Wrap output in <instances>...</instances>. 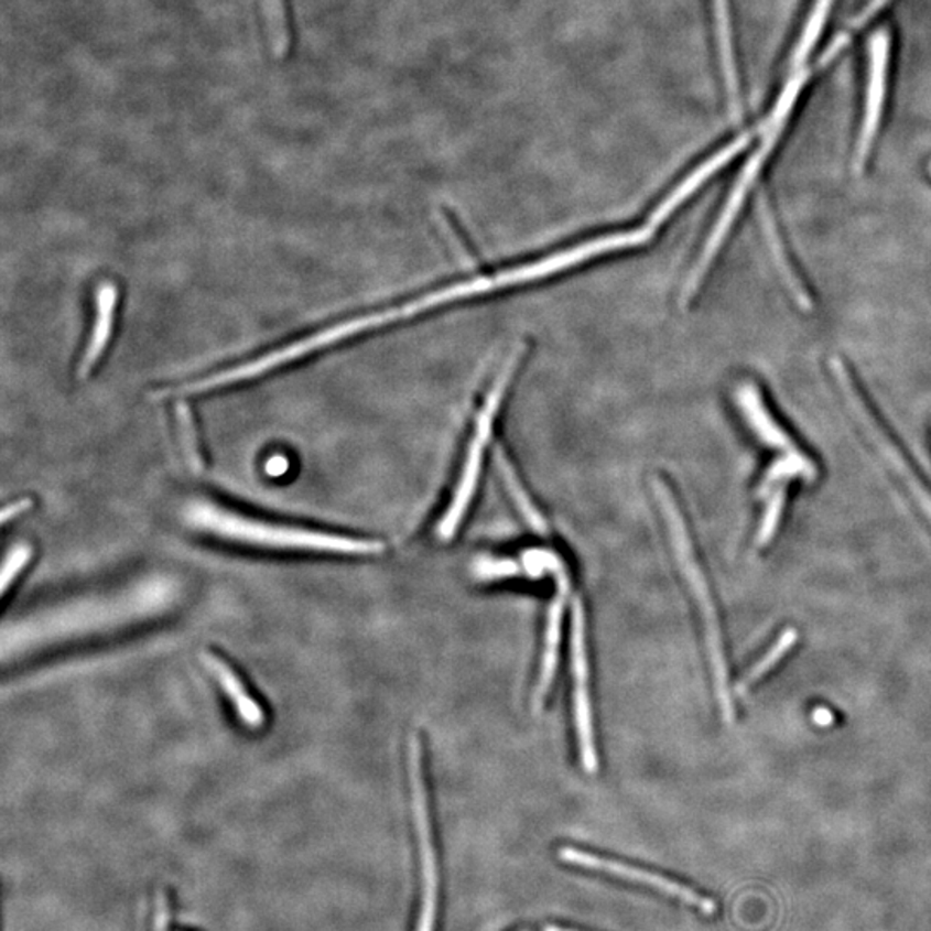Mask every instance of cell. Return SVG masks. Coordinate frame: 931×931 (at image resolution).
<instances>
[{
  "mask_svg": "<svg viewBox=\"0 0 931 931\" xmlns=\"http://www.w3.org/2000/svg\"><path fill=\"white\" fill-rule=\"evenodd\" d=\"M559 859L564 860V863L575 864V866H583V868L594 869V872L607 873V875L616 876V878H625V880L635 881V884L646 885V887L654 888L658 892L668 894L673 899L690 903V906L701 909L706 914H711L714 911L713 900L699 896L692 888L683 887L682 884L670 880L667 876L646 872V869L637 868V866H631V864L606 859V857H600L597 854L587 853V851L575 847L559 848Z\"/></svg>",
  "mask_w": 931,
  "mask_h": 931,
  "instance_id": "7",
  "label": "cell"
},
{
  "mask_svg": "<svg viewBox=\"0 0 931 931\" xmlns=\"http://www.w3.org/2000/svg\"><path fill=\"white\" fill-rule=\"evenodd\" d=\"M201 661L213 673V676L216 678V682L221 686L226 697L230 699L231 706H234L235 713H237L238 719L242 722V725L246 728L255 729V732L264 728V710L252 697L240 674L225 659L213 654L209 650H203L201 652Z\"/></svg>",
  "mask_w": 931,
  "mask_h": 931,
  "instance_id": "9",
  "label": "cell"
},
{
  "mask_svg": "<svg viewBox=\"0 0 931 931\" xmlns=\"http://www.w3.org/2000/svg\"><path fill=\"white\" fill-rule=\"evenodd\" d=\"M737 399L744 416L747 418L756 435L766 445L787 452V454L797 452L790 436L780 429V424L769 414L765 402H762L761 393L757 392L753 383H741L737 390Z\"/></svg>",
  "mask_w": 931,
  "mask_h": 931,
  "instance_id": "12",
  "label": "cell"
},
{
  "mask_svg": "<svg viewBox=\"0 0 931 931\" xmlns=\"http://www.w3.org/2000/svg\"><path fill=\"white\" fill-rule=\"evenodd\" d=\"M32 557L33 548L30 543H17L9 549L4 563H2V573H0V594H8L9 587L17 582L24 567L29 566Z\"/></svg>",
  "mask_w": 931,
  "mask_h": 931,
  "instance_id": "21",
  "label": "cell"
},
{
  "mask_svg": "<svg viewBox=\"0 0 931 931\" xmlns=\"http://www.w3.org/2000/svg\"><path fill=\"white\" fill-rule=\"evenodd\" d=\"M543 931H575V930H564V928L549 927V928H545V930H543Z\"/></svg>",
  "mask_w": 931,
  "mask_h": 931,
  "instance_id": "27",
  "label": "cell"
},
{
  "mask_svg": "<svg viewBox=\"0 0 931 931\" xmlns=\"http://www.w3.org/2000/svg\"><path fill=\"white\" fill-rule=\"evenodd\" d=\"M797 635L795 628H787V630L781 631L780 637L777 638V642L773 646L769 647L768 652L762 656L759 661L750 668L749 673L745 674L744 680L737 685L738 694H744L750 686L756 685L766 673L773 670L777 667L778 662L784 658V656L789 654L790 650L793 649V646L797 643Z\"/></svg>",
  "mask_w": 931,
  "mask_h": 931,
  "instance_id": "17",
  "label": "cell"
},
{
  "mask_svg": "<svg viewBox=\"0 0 931 931\" xmlns=\"http://www.w3.org/2000/svg\"><path fill=\"white\" fill-rule=\"evenodd\" d=\"M167 920H170V911H167V899L163 892L159 894L155 899V931H167Z\"/></svg>",
  "mask_w": 931,
  "mask_h": 931,
  "instance_id": "25",
  "label": "cell"
},
{
  "mask_svg": "<svg viewBox=\"0 0 931 931\" xmlns=\"http://www.w3.org/2000/svg\"><path fill=\"white\" fill-rule=\"evenodd\" d=\"M814 722L820 723V725H829L832 722V714L829 713L826 710H818L814 713Z\"/></svg>",
  "mask_w": 931,
  "mask_h": 931,
  "instance_id": "26",
  "label": "cell"
},
{
  "mask_svg": "<svg viewBox=\"0 0 931 931\" xmlns=\"http://www.w3.org/2000/svg\"><path fill=\"white\" fill-rule=\"evenodd\" d=\"M750 143V133H744V136L738 137L735 139L734 142L728 143L726 148H723L722 151L716 152L713 158L707 159L706 163L701 164L697 170L692 173V175L686 176L680 185L668 195L667 201L664 203L659 204L658 209L652 213L649 219V226L652 230H656L659 225H661L668 216L676 209L680 204L685 203L686 198L690 195L694 194L697 191L699 186L704 185L714 173L717 171L723 170L726 164L732 161V159L737 158L741 151H744L747 145Z\"/></svg>",
  "mask_w": 931,
  "mask_h": 931,
  "instance_id": "10",
  "label": "cell"
},
{
  "mask_svg": "<svg viewBox=\"0 0 931 931\" xmlns=\"http://www.w3.org/2000/svg\"><path fill=\"white\" fill-rule=\"evenodd\" d=\"M784 506V488H778L775 494L769 496L768 508H766L765 516H762V523L759 531H757V543L766 545L769 540L773 539L775 531H777L778 523H780L781 512Z\"/></svg>",
  "mask_w": 931,
  "mask_h": 931,
  "instance_id": "22",
  "label": "cell"
},
{
  "mask_svg": "<svg viewBox=\"0 0 931 931\" xmlns=\"http://www.w3.org/2000/svg\"><path fill=\"white\" fill-rule=\"evenodd\" d=\"M652 488H654L656 500L661 506L662 515L667 518L671 543H673L674 555H676L678 563H680V570H682L689 587L694 592L695 603H697L699 610H701L702 623H704V630H706L707 654H710L711 670H713L714 686H716L719 710H722L726 723H734V697H732V690H729L728 667H726L722 628H719L716 606H714L713 597H711L706 576H704L701 566H699L694 548H692V542L689 539L685 520H683L680 506L674 500L673 491H671V488L668 487L667 481L662 480V478H654L652 480Z\"/></svg>",
  "mask_w": 931,
  "mask_h": 931,
  "instance_id": "2",
  "label": "cell"
},
{
  "mask_svg": "<svg viewBox=\"0 0 931 931\" xmlns=\"http://www.w3.org/2000/svg\"><path fill=\"white\" fill-rule=\"evenodd\" d=\"M833 2L835 0H814L813 9L809 12L801 39H799L795 48H793V69H801L808 57L811 56L813 48L816 47L818 40H820L821 33H823L824 23L829 20L830 11H832Z\"/></svg>",
  "mask_w": 931,
  "mask_h": 931,
  "instance_id": "16",
  "label": "cell"
},
{
  "mask_svg": "<svg viewBox=\"0 0 931 931\" xmlns=\"http://www.w3.org/2000/svg\"><path fill=\"white\" fill-rule=\"evenodd\" d=\"M520 566L511 561H485L478 564L476 573L484 580H502L520 575Z\"/></svg>",
  "mask_w": 931,
  "mask_h": 931,
  "instance_id": "23",
  "label": "cell"
},
{
  "mask_svg": "<svg viewBox=\"0 0 931 931\" xmlns=\"http://www.w3.org/2000/svg\"><path fill=\"white\" fill-rule=\"evenodd\" d=\"M175 418L186 459L191 463L192 468L201 472L204 468L203 452H201V444H198L197 429H195L191 405L186 402H176Z\"/></svg>",
  "mask_w": 931,
  "mask_h": 931,
  "instance_id": "20",
  "label": "cell"
},
{
  "mask_svg": "<svg viewBox=\"0 0 931 931\" xmlns=\"http://www.w3.org/2000/svg\"><path fill=\"white\" fill-rule=\"evenodd\" d=\"M571 674H573V713L580 759L587 773L598 768L595 749L594 719H592L591 678H588L587 637H585V609L582 598L575 597L571 609Z\"/></svg>",
  "mask_w": 931,
  "mask_h": 931,
  "instance_id": "5",
  "label": "cell"
},
{
  "mask_svg": "<svg viewBox=\"0 0 931 931\" xmlns=\"http://www.w3.org/2000/svg\"><path fill=\"white\" fill-rule=\"evenodd\" d=\"M797 476H801L805 480L816 478V466L799 451L793 452V454H787L783 459L777 461L769 468V472L766 473L765 480H762L761 488H759V494L765 496V494L771 491L773 484L790 480V478H797Z\"/></svg>",
  "mask_w": 931,
  "mask_h": 931,
  "instance_id": "19",
  "label": "cell"
},
{
  "mask_svg": "<svg viewBox=\"0 0 931 931\" xmlns=\"http://www.w3.org/2000/svg\"><path fill=\"white\" fill-rule=\"evenodd\" d=\"M888 63H890V35L885 30L876 32L869 42L868 91L864 102L863 127L857 142V167H863L880 128L887 91Z\"/></svg>",
  "mask_w": 931,
  "mask_h": 931,
  "instance_id": "8",
  "label": "cell"
},
{
  "mask_svg": "<svg viewBox=\"0 0 931 931\" xmlns=\"http://www.w3.org/2000/svg\"><path fill=\"white\" fill-rule=\"evenodd\" d=\"M185 521L194 530L225 542L268 551L304 552V554L378 555L385 543L378 540L354 539L328 531L282 527L231 512L213 502H192L186 506Z\"/></svg>",
  "mask_w": 931,
  "mask_h": 931,
  "instance_id": "1",
  "label": "cell"
},
{
  "mask_svg": "<svg viewBox=\"0 0 931 931\" xmlns=\"http://www.w3.org/2000/svg\"><path fill=\"white\" fill-rule=\"evenodd\" d=\"M524 570L531 576L542 575L549 571L555 578L557 594L552 598L548 610V625H545V637H543L542 664H540L539 682H537L535 707L539 710L543 701L548 699L549 690L554 683L555 670H557L559 647H561V635H563L564 606L566 595L570 591V578H567L566 566L563 559L554 552L530 551L523 555Z\"/></svg>",
  "mask_w": 931,
  "mask_h": 931,
  "instance_id": "4",
  "label": "cell"
},
{
  "mask_svg": "<svg viewBox=\"0 0 931 931\" xmlns=\"http://www.w3.org/2000/svg\"><path fill=\"white\" fill-rule=\"evenodd\" d=\"M761 213L762 226H765L766 238H768L769 246H771V250H773L775 258H777L778 268H780L781 274H783L784 282H787V285H789L790 292H792L793 297H795V301L799 302V305H802L804 310H809L808 294H805L801 283H799V280H797L795 273H793L792 268H790L789 259H787V256H784L783 247H781L780 237H778V231L777 228H775L773 218H771V213H769L768 204H766V201H762Z\"/></svg>",
  "mask_w": 931,
  "mask_h": 931,
  "instance_id": "18",
  "label": "cell"
},
{
  "mask_svg": "<svg viewBox=\"0 0 931 931\" xmlns=\"http://www.w3.org/2000/svg\"><path fill=\"white\" fill-rule=\"evenodd\" d=\"M408 771L412 811H414L418 838H420L421 866H423V903H421L418 931H433L436 911L435 851H433L432 826H430L429 793L424 787L423 749L416 734L409 737Z\"/></svg>",
  "mask_w": 931,
  "mask_h": 931,
  "instance_id": "6",
  "label": "cell"
},
{
  "mask_svg": "<svg viewBox=\"0 0 931 931\" xmlns=\"http://www.w3.org/2000/svg\"><path fill=\"white\" fill-rule=\"evenodd\" d=\"M496 461L497 464H499L500 476H502L504 485H506L509 494H511L516 508H518V511L521 512V516H523L524 520H527V523L530 524L531 530L545 535V533H548V523L543 520V516L540 515L539 509L535 508V504L531 502L530 496H528L527 490H524L523 485H521L520 478L516 475L515 468H512V464L509 463L508 457H506V452H504L502 448H497Z\"/></svg>",
  "mask_w": 931,
  "mask_h": 931,
  "instance_id": "15",
  "label": "cell"
},
{
  "mask_svg": "<svg viewBox=\"0 0 931 931\" xmlns=\"http://www.w3.org/2000/svg\"><path fill=\"white\" fill-rule=\"evenodd\" d=\"M521 356H523V347H518L508 357V361L504 362L502 369H500L496 380L491 383L490 390H488L487 401H485L480 414L476 418L475 433H473L472 444H469L468 454H466V461H464L459 484H457L454 497L448 504L447 512L436 528V535L442 542H448L452 537L456 535L457 528H459L464 515L468 511L469 502L475 496L476 485H478V478H480L484 448L488 439H490L491 424H494V418H496L497 409L502 402L506 387L515 375L516 366L520 362Z\"/></svg>",
  "mask_w": 931,
  "mask_h": 931,
  "instance_id": "3",
  "label": "cell"
},
{
  "mask_svg": "<svg viewBox=\"0 0 931 931\" xmlns=\"http://www.w3.org/2000/svg\"><path fill=\"white\" fill-rule=\"evenodd\" d=\"M33 508V500L30 497L17 500V502L9 504L2 511H0V523L8 524L9 521L14 520L18 516L29 512Z\"/></svg>",
  "mask_w": 931,
  "mask_h": 931,
  "instance_id": "24",
  "label": "cell"
},
{
  "mask_svg": "<svg viewBox=\"0 0 931 931\" xmlns=\"http://www.w3.org/2000/svg\"><path fill=\"white\" fill-rule=\"evenodd\" d=\"M714 21H716L717 48L722 63L723 79L728 94L729 109L740 112V85H738L737 61H735L734 33L729 21L728 0H713Z\"/></svg>",
  "mask_w": 931,
  "mask_h": 931,
  "instance_id": "13",
  "label": "cell"
},
{
  "mask_svg": "<svg viewBox=\"0 0 931 931\" xmlns=\"http://www.w3.org/2000/svg\"><path fill=\"white\" fill-rule=\"evenodd\" d=\"M264 12L266 33L270 40L271 54L277 61H286L294 48V33L290 21L286 0H261Z\"/></svg>",
  "mask_w": 931,
  "mask_h": 931,
  "instance_id": "14",
  "label": "cell"
},
{
  "mask_svg": "<svg viewBox=\"0 0 931 931\" xmlns=\"http://www.w3.org/2000/svg\"><path fill=\"white\" fill-rule=\"evenodd\" d=\"M118 286L112 282L100 283L96 292V320L91 326L90 338L78 365V378L85 380L96 368L100 357L108 349L115 328L116 310H118Z\"/></svg>",
  "mask_w": 931,
  "mask_h": 931,
  "instance_id": "11",
  "label": "cell"
}]
</instances>
